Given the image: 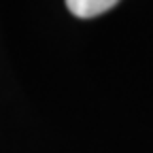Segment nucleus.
Here are the masks:
<instances>
[{
    "label": "nucleus",
    "mask_w": 153,
    "mask_h": 153,
    "mask_svg": "<svg viewBox=\"0 0 153 153\" xmlns=\"http://www.w3.org/2000/svg\"><path fill=\"white\" fill-rule=\"evenodd\" d=\"M113 7H117L115 0H68L66 2V9L74 17H81V19L98 17V15L111 11Z\"/></svg>",
    "instance_id": "obj_1"
}]
</instances>
